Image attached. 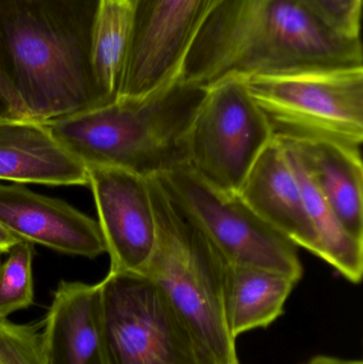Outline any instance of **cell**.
<instances>
[{"mask_svg": "<svg viewBox=\"0 0 363 364\" xmlns=\"http://www.w3.org/2000/svg\"><path fill=\"white\" fill-rule=\"evenodd\" d=\"M206 93L205 85L177 79L144 97L44 124L85 166L157 176L188 166V132Z\"/></svg>", "mask_w": 363, "mask_h": 364, "instance_id": "cell-3", "label": "cell"}, {"mask_svg": "<svg viewBox=\"0 0 363 364\" xmlns=\"http://www.w3.org/2000/svg\"><path fill=\"white\" fill-rule=\"evenodd\" d=\"M33 244L19 241L0 262V320L33 304Z\"/></svg>", "mask_w": 363, "mask_h": 364, "instance_id": "cell-19", "label": "cell"}, {"mask_svg": "<svg viewBox=\"0 0 363 364\" xmlns=\"http://www.w3.org/2000/svg\"><path fill=\"white\" fill-rule=\"evenodd\" d=\"M100 292L109 364H217L144 274L109 272Z\"/></svg>", "mask_w": 363, "mask_h": 364, "instance_id": "cell-5", "label": "cell"}, {"mask_svg": "<svg viewBox=\"0 0 363 364\" xmlns=\"http://www.w3.org/2000/svg\"><path fill=\"white\" fill-rule=\"evenodd\" d=\"M223 0H127L130 32L119 100L141 98L178 79L194 38Z\"/></svg>", "mask_w": 363, "mask_h": 364, "instance_id": "cell-9", "label": "cell"}, {"mask_svg": "<svg viewBox=\"0 0 363 364\" xmlns=\"http://www.w3.org/2000/svg\"><path fill=\"white\" fill-rule=\"evenodd\" d=\"M283 145L302 186L307 211L321 247L320 258L330 263L350 282L359 284L363 276V241L345 228L305 170L296 151L286 143Z\"/></svg>", "mask_w": 363, "mask_h": 364, "instance_id": "cell-17", "label": "cell"}, {"mask_svg": "<svg viewBox=\"0 0 363 364\" xmlns=\"http://www.w3.org/2000/svg\"><path fill=\"white\" fill-rule=\"evenodd\" d=\"M360 36L341 33L303 0H223L200 28L178 79L362 70Z\"/></svg>", "mask_w": 363, "mask_h": 364, "instance_id": "cell-1", "label": "cell"}, {"mask_svg": "<svg viewBox=\"0 0 363 364\" xmlns=\"http://www.w3.org/2000/svg\"><path fill=\"white\" fill-rule=\"evenodd\" d=\"M159 176L228 263L270 269L300 282L304 267L298 246L238 194L212 188L188 166Z\"/></svg>", "mask_w": 363, "mask_h": 364, "instance_id": "cell-8", "label": "cell"}, {"mask_svg": "<svg viewBox=\"0 0 363 364\" xmlns=\"http://www.w3.org/2000/svg\"><path fill=\"white\" fill-rule=\"evenodd\" d=\"M246 83L274 136L362 146L363 68L253 76Z\"/></svg>", "mask_w": 363, "mask_h": 364, "instance_id": "cell-7", "label": "cell"}, {"mask_svg": "<svg viewBox=\"0 0 363 364\" xmlns=\"http://www.w3.org/2000/svg\"><path fill=\"white\" fill-rule=\"evenodd\" d=\"M277 138L296 151L345 228L363 241L362 147L326 138Z\"/></svg>", "mask_w": 363, "mask_h": 364, "instance_id": "cell-15", "label": "cell"}, {"mask_svg": "<svg viewBox=\"0 0 363 364\" xmlns=\"http://www.w3.org/2000/svg\"><path fill=\"white\" fill-rule=\"evenodd\" d=\"M98 224L111 259L109 272L146 269L157 241L147 177L113 166H87Z\"/></svg>", "mask_w": 363, "mask_h": 364, "instance_id": "cell-10", "label": "cell"}, {"mask_svg": "<svg viewBox=\"0 0 363 364\" xmlns=\"http://www.w3.org/2000/svg\"><path fill=\"white\" fill-rule=\"evenodd\" d=\"M100 0H0V65L32 121L109 105L92 41Z\"/></svg>", "mask_w": 363, "mask_h": 364, "instance_id": "cell-2", "label": "cell"}, {"mask_svg": "<svg viewBox=\"0 0 363 364\" xmlns=\"http://www.w3.org/2000/svg\"><path fill=\"white\" fill-rule=\"evenodd\" d=\"M341 33L360 36L362 0H303Z\"/></svg>", "mask_w": 363, "mask_h": 364, "instance_id": "cell-21", "label": "cell"}, {"mask_svg": "<svg viewBox=\"0 0 363 364\" xmlns=\"http://www.w3.org/2000/svg\"><path fill=\"white\" fill-rule=\"evenodd\" d=\"M303 364H363L362 360L337 358L330 356H315Z\"/></svg>", "mask_w": 363, "mask_h": 364, "instance_id": "cell-24", "label": "cell"}, {"mask_svg": "<svg viewBox=\"0 0 363 364\" xmlns=\"http://www.w3.org/2000/svg\"><path fill=\"white\" fill-rule=\"evenodd\" d=\"M238 195L292 243L321 256L300 182L285 145L277 136L260 154Z\"/></svg>", "mask_w": 363, "mask_h": 364, "instance_id": "cell-12", "label": "cell"}, {"mask_svg": "<svg viewBox=\"0 0 363 364\" xmlns=\"http://www.w3.org/2000/svg\"><path fill=\"white\" fill-rule=\"evenodd\" d=\"M0 225L23 241L96 258L107 252L99 224L65 201L0 184Z\"/></svg>", "mask_w": 363, "mask_h": 364, "instance_id": "cell-11", "label": "cell"}, {"mask_svg": "<svg viewBox=\"0 0 363 364\" xmlns=\"http://www.w3.org/2000/svg\"><path fill=\"white\" fill-rule=\"evenodd\" d=\"M274 138L272 126L251 97L246 78L211 83L187 136L188 168L209 186L238 194L260 154Z\"/></svg>", "mask_w": 363, "mask_h": 364, "instance_id": "cell-6", "label": "cell"}, {"mask_svg": "<svg viewBox=\"0 0 363 364\" xmlns=\"http://www.w3.org/2000/svg\"><path fill=\"white\" fill-rule=\"evenodd\" d=\"M298 282L277 272L247 265H227L225 314L228 331L239 336L266 328L283 314Z\"/></svg>", "mask_w": 363, "mask_h": 364, "instance_id": "cell-16", "label": "cell"}, {"mask_svg": "<svg viewBox=\"0 0 363 364\" xmlns=\"http://www.w3.org/2000/svg\"><path fill=\"white\" fill-rule=\"evenodd\" d=\"M0 181L89 186L87 166L32 119L0 122Z\"/></svg>", "mask_w": 363, "mask_h": 364, "instance_id": "cell-14", "label": "cell"}, {"mask_svg": "<svg viewBox=\"0 0 363 364\" xmlns=\"http://www.w3.org/2000/svg\"><path fill=\"white\" fill-rule=\"evenodd\" d=\"M157 224L153 256L142 274L162 291L177 316L217 364H240L228 331V262L161 176L147 177Z\"/></svg>", "mask_w": 363, "mask_h": 364, "instance_id": "cell-4", "label": "cell"}, {"mask_svg": "<svg viewBox=\"0 0 363 364\" xmlns=\"http://www.w3.org/2000/svg\"><path fill=\"white\" fill-rule=\"evenodd\" d=\"M40 344L44 364H109L102 333L100 282H60Z\"/></svg>", "mask_w": 363, "mask_h": 364, "instance_id": "cell-13", "label": "cell"}, {"mask_svg": "<svg viewBox=\"0 0 363 364\" xmlns=\"http://www.w3.org/2000/svg\"><path fill=\"white\" fill-rule=\"evenodd\" d=\"M0 364H44L38 328L0 320Z\"/></svg>", "mask_w": 363, "mask_h": 364, "instance_id": "cell-20", "label": "cell"}, {"mask_svg": "<svg viewBox=\"0 0 363 364\" xmlns=\"http://www.w3.org/2000/svg\"><path fill=\"white\" fill-rule=\"evenodd\" d=\"M31 119L0 65V122Z\"/></svg>", "mask_w": 363, "mask_h": 364, "instance_id": "cell-22", "label": "cell"}, {"mask_svg": "<svg viewBox=\"0 0 363 364\" xmlns=\"http://www.w3.org/2000/svg\"><path fill=\"white\" fill-rule=\"evenodd\" d=\"M130 32L127 0H100L92 41L96 80L109 104L119 100Z\"/></svg>", "mask_w": 363, "mask_h": 364, "instance_id": "cell-18", "label": "cell"}, {"mask_svg": "<svg viewBox=\"0 0 363 364\" xmlns=\"http://www.w3.org/2000/svg\"><path fill=\"white\" fill-rule=\"evenodd\" d=\"M19 241H21L19 237H17L16 235L6 230L2 225H0V254L9 252V250H10L15 244L18 243Z\"/></svg>", "mask_w": 363, "mask_h": 364, "instance_id": "cell-23", "label": "cell"}]
</instances>
